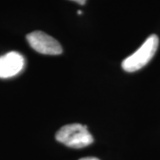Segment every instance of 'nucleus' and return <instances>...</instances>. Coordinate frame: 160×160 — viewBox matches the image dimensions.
Wrapping results in <instances>:
<instances>
[{"instance_id": "f257e3e1", "label": "nucleus", "mask_w": 160, "mask_h": 160, "mask_svg": "<svg viewBox=\"0 0 160 160\" xmlns=\"http://www.w3.org/2000/svg\"><path fill=\"white\" fill-rule=\"evenodd\" d=\"M55 138L59 142L74 149L85 148L93 142V138L87 126L81 124H70L62 126L56 132Z\"/></svg>"}, {"instance_id": "f03ea898", "label": "nucleus", "mask_w": 160, "mask_h": 160, "mask_svg": "<svg viewBox=\"0 0 160 160\" xmlns=\"http://www.w3.org/2000/svg\"><path fill=\"white\" fill-rule=\"evenodd\" d=\"M158 42L157 35L149 36L137 51L123 61V69L127 72H134L143 68L155 55L158 47Z\"/></svg>"}, {"instance_id": "7ed1b4c3", "label": "nucleus", "mask_w": 160, "mask_h": 160, "mask_svg": "<svg viewBox=\"0 0 160 160\" xmlns=\"http://www.w3.org/2000/svg\"><path fill=\"white\" fill-rule=\"evenodd\" d=\"M29 46L35 51L43 54L58 55L62 52V47L57 40L43 31H33L27 35Z\"/></svg>"}, {"instance_id": "20e7f679", "label": "nucleus", "mask_w": 160, "mask_h": 160, "mask_svg": "<svg viewBox=\"0 0 160 160\" xmlns=\"http://www.w3.org/2000/svg\"><path fill=\"white\" fill-rule=\"evenodd\" d=\"M24 65V57L17 52H10L0 56V78L16 76L22 70Z\"/></svg>"}, {"instance_id": "39448f33", "label": "nucleus", "mask_w": 160, "mask_h": 160, "mask_svg": "<svg viewBox=\"0 0 160 160\" xmlns=\"http://www.w3.org/2000/svg\"><path fill=\"white\" fill-rule=\"evenodd\" d=\"M71 1H74L76 3H78V4H79V5H85L86 2V0H71Z\"/></svg>"}, {"instance_id": "423d86ee", "label": "nucleus", "mask_w": 160, "mask_h": 160, "mask_svg": "<svg viewBox=\"0 0 160 160\" xmlns=\"http://www.w3.org/2000/svg\"><path fill=\"white\" fill-rule=\"evenodd\" d=\"M79 160H100L96 158H91V157H88V158H80Z\"/></svg>"}]
</instances>
